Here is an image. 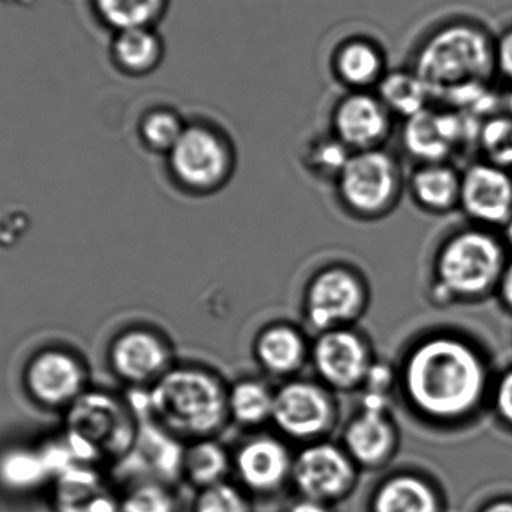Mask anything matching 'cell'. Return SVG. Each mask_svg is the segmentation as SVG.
I'll return each instance as SVG.
<instances>
[{
    "label": "cell",
    "mask_w": 512,
    "mask_h": 512,
    "mask_svg": "<svg viewBox=\"0 0 512 512\" xmlns=\"http://www.w3.org/2000/svg\"><path fill=\"white\" fill-rule=\"evenodd\" d=\"M459 210L469 224L502 230L512 216V171L472 162L462 171Z\"/></svg>",
    "instance_id": "13"
},
{
    "label": "cell",
    "mask_w": 512,
    "mask_h": 512,
    "mask_svg": "<svg viewBox=\"0 0 512 512\" xmlns=\"http://www.w3.org/2000/svg\"><path fill=\"white\" fill-rule=\"evenodd\" d=\"M511 105H512V96H511Z\"/></svg>",
    "instance_id": "38"
},
{
    "label": "cell",
    "mask_w": 512,
    "mask_h": 512,
    "mask_svg": "<svg viewBox=\"0 0 512 512\" xmlns=\"http://www.w3.org/2000/svg\"><path fill=\"white\" fill-rule=\"evenodd\" d=\"M496 74L504 77L512 89V26L496 38Z\"/></svg>",
    "instance_id": "33"
},
{
    "label": "cell",
    "mask_w": 512,
    "mask_h": 512,
    "mask_svg": "<svg viewBox=\"0 0 512 512\" xmlns=\"http://www.w3.org/2000/svg\"><path fill=\"white\" fill-rule=\"evenodd\" d=\"M501 237L502 240H504L505 246H507L508 251H510V254L512 252V216L510 221L507 222V224L502 227L501 230Z\"/></svg>",
    "instance_id": "37"
},
{
    "label": "cell",
    "mask_w": 512,
    "mask_h": 512,
    "mask_svg": "<svg viewBox=\"0 0 512 512\" xmlns=\"http://www.w3.org/2000/svg\"><path fill=\"white\" fill-rule=\"evenodd\" d=\"M360 468L334 442L319 441L303 445L294 456L291 486L297 495L336 507L354 492Z\"/></svg>",
    "instance_id": "10"
},
{
    "label": "cell",
    "mask_w": 512,
    "mask_h": 512,
    "mask_svg": "<svg viewBox=\"0 0 512 512\" xmlns=\"http://www.w3.org/2000/svg\"><path fill=\"white\" fill-rule=\"evenodd\" d=\"M376 360L372 339L358 327L321 331L312 339L309 366L336 394L360 393Z\"/></svg>",
    "instance_id": "9"
},
{
    "label": "cell",
    "mask_w": 512,
    "mask_h": 512,
    "mask_svg": "<svg viewBox=\"0 0 512 512\" xmlns=\"http://www.w3.org/2000/svg\"><path fill=\"white\" fill-rule=\"evenodd\" d=\"M228 388L215 367L179 360L146 391V418L186 444L218 438L230 424Z\"/></svg>",
    "instance_id": "2"
},
{
    "label": "cell",
    "mask_w": 512,
    "mask_h": 512,
    "mask_svg": "<svg viewBox=\"0 0 512 512\" xmlns=\"http://www.w3.org/2000/svg\"><path fill=\"white\" fill-rule=\"evenodd\" d=\"M340 445L366 471L385 468L399 451L400 432L390 408L361 405L342 430Z\"/></svg>",
    "instance_id": "15"
},
{
    "label": "cell",
    "mask_w": 512,
    "mask_h": 512,
    "mask_svg": "<svg viewBox=\"0 0 512 512\" xmlns=\"http://www.w3.org/2000/svg\"><path fill=\"white\" fill-rule=\"evenodd\" d=\"M406 180L396 153L382 147L352 153L333 185L343 212L357 221L375 222L399 207Z\"/></svg>",
    "instance_id": "6"
},
{
    "label": "cell",
    "mask_w": 512,
    "mask_h": 512,
    "mask_svg": "<svg viewBox=\"0 0 512 512\" xmlns=\"http://www.w3.org/2000/svg\"><path fill=\"white\" fill-rule=\"evenodd\" d=\"M294 456L282 436L254 433L233 451V474L249 495L270 498L291 484Z\"/></svg>",
    "instance_id": "12"
},
{
    "label": "cell",
    "mask_w": 512,
    "mask_h": 512,
    "mask_svg": "<svg viewBox=\"0 0 512 512\" xmlns=\"http://www.w3.org/2000/svg\"><path fill=\"white\" fill-rule=\"evenodd\" d=\"M462 171L451 162L415 165L406 180L412 203L429 215L442 216L459 210Z\"/></svg>",
    "instance_id": "18"
},
{
    "label": "cell",
    "mask_w": 512,
    "mask_h": 512,
    "mask_svg": "<svg viewBox=\"0 0 512 512\" xmlns=\"http://www.w3.org/2000/svg\"><path fill=\"white\" fill-rule=\"evenodd\" d=\"M481 512H512V498L496 499L486 505Z\"/></svg>",
    "instance_id": "36"
},
{
    "label": "cell",
    "mask_w": 512,
    "mask_h": 512,
    "mask_svg": "<svg viewBox=\"0 0 512 512\" xmlns=\"http://www.w3.org/2000/svg\"><path fill=\"white\" fill-rule=\"evenodd\" d=\"M122 512H182L173 484L140 480L125 496Z\"/></svg>",
    "instance_id": "30"
},
{
    "label": "cell",
    "mask_w": 512,
    "mask_h": 512,
    "mask_svg": "<svg viewBox=\"0 0 512 512\" xmlns=\"http://www.w3.org/2000/svg\"><path fill=\"white\" fill-rule=\"evenodd\" d=\"M192 512H254L252 496L239 484L224 481L216 486L198 490Z\"/></svg>",
    "instance_id": "31"
},
{
    "label": "cell",
    "mask_w": 512,
    "mask_h": 512,
    "mask_svg": "<svg viewBox=\"0 0 512 512\" xmlns=\"http://www.w3.org/2000/svg\"><path fill=\"white\" fill-rule=\"evenodd\" d=\"M495 297L498 298L501 306L512 315V256L508 258L496 288Z\"/></svg>",
    "instance_id": "34"
},
{
    "label": "cell",
    "mask_w": 512,
    "mask_h": 512,
    "mask_svg": "<svg viewBox=\"0 0 512 512\" xmlns=\"http://www.w3.org/2000/svg\"><path fill=\"white\" fill-rule=\"evenodd\" d=\"M510 251L498 231L468 224L448 234L433 256L429 300L436 307L495 297Z\"/></svg>",
    "instance_id": "4"
},
{
    "label": "cell",
    "mask_w": 512,
    "mask_h": 512,
    "mask_svg": "<svg viewBox=\"0 0 512 512\" xmlns=\"http://www.w3.org/2000/svg\"><path fill=\"white\" fill-rule=\"evenodd\" d=\"M233 472V453L227 450L218 438L189 442L183 453L182 478L195 489L228 481Z\"/></svg>",
    "instance_id": "24"
},
{
    "label": "cell",
    "mask_w": 512,
    "mask_h": 512,
    "mask_svg": "<svg viewBox=\"0 0 512 512\" xmlns=\"http://www.w3.org/2000/svg\"><path fill=\"white\" fill-rule=\"evenodd\" d=\"M171 183L191 197H210L227 188L237 170V150L224 129L206 120L188 122L165 156Z\"/></svg>",
    "instance_id": "5"
},
{
    "label": "cell",
    "mask_w": 512,
    "mask_h": 512,
    "mask_svg": "<svg viewBox=\"0 0 512 512\" xmlns=\"http://www.w3.org/2000/svg\"><path fill=\"white\" fill-rule=\"evenodd\" d=\"M397 366V394L429 426L462 427L489 408L496 372L483 345L463 331L415 337Z\"/></svg>",
    "instance_id": "1"
},
{
    "label": "cell",
    "mask_w": 512,
    "mask_h": 512,
    "mask_svg": "<svg viewBox=\"0 0 512 512\" xmlns=\"http://www.w3.org/2000/svg\"><path fill=\"white\" fill-rule=\"evenodd\" d=\"M188 122L171 107H155L141 117L138 125L141 143L149 152L167 156L185 132Z\"/></svg>",
    "instance_id": "27"
},
{
    "label": "cell",
    "mask_w": 512,
    "mask_h": 512,
    "mask_svg": "<svg viewBox=\"0 0 512 512\" xmlns=\"http://www.w3.org/2000/svg\"><path fill=\"white\" fill-rule=\"evenodd\" d=\"M475 143L483 161L512 171V111L487 116L478 126Z\"/></svg>",
    "instance_id": "28"
},
{
    "label": "cell",
    "mask_w": 512,
    "mask_h": 512,
    "mask_svg": "<svg viewBox=\"0 0 512 512\" xmlns=\"http://www.w3.org/2000/svg\"><path fill=\"white\" fill-rule=\"evenodd\" d=\"M312 339L291 321H271L256 331L252 358L262 375L285 382L301 376L310 364Z\"/></svg>",
    "instance_id": "17"
},
{
    "label": "cell",
    "mask_w": 512,
    "mask_h": 512,
    "mask_svg": "<svg viewBox=\"0 0 512 512\" xmlns=\"http://www.w3.org/2000/svg\"><path fill=\"white\" fill-rule=\"evenodd\" d=\"M111 56L120 71L131 77H146L161 66L165 42L156 27H134L114 32Z\"/></svg>",
    "instance_id": "21"
},
{
    "label": "cell",
    "mask_w": 512,
    "mask_h": 512,
    "mask_svg": "<svg viewBox=\"0 0 512 512\" xmlns=\"http://www.w3.org/2000/svg\"><path fill=\"white\" fill-rule=\"evenodd\" d=\"M333 71L349 92H372L388 72L387 57L378 42L352 36L334 51Z\"/></svg>",
    "instance_id": "19"
},
{
    "label": "cell",
    "mask_w": 512,
    "mask_h": 512,
    "mask_svg": "<svg viewBox=\"0 0 512 512\" xmlns=\"http://www.w3.org/2000/svg\"><path fill=\"white\" fill-rule=\"evenodd\" d=\"M394 116L376 92H349L331 113V132L351 153L382 149L393 132Z\"/></svg>",
    "instance_id": "14"
},
{
    "label": "cell",
    "mask_w": 512,
    "mask_h": 512,
    "mask_svg": "<svg viewBox=\"0 0 512 512\" xmlns=\"http://www.w3.org/2000/svg\"><path fill=\"white\" fill-rule=\"evenodd\" d=\"M376 95L394 117L403 120L432 107L435 96L414 69L388 71L376 87Z\"/></svg>",
    "instance_id": "25"
},
{
    "label": "cell",
    "mask_w": 512,
    "mask_h": 512,
    "mask_svg": "<svg viewBox=\"0 0 512 512\" xmlns=\"http://www.w3.org/2000/svg\"><path fill=\"white\" fill-rule=\"evenodd\" d=\"M370 512H444V501L435 484L424 475L397 472L385 478L369 505Z\"/></svg>",
    "instance_id": "20"
},
{
    "label": "cell",
    "mask_w": 512,
    "mask_h": 512,
    "mask_svg": "<svg viewBox=\"0 0 512 512\" xmlns=\"http://www.w3.org/2000/svg\"><path fill=\"white\" fill-rule=\"evenodd\" d=\"M339 418L337 394L316 378L297 376L276 388L271 426L285 441L303 445L325 441Z\"/></svg>",
    "instance_id": "8"
},
{
    "label": "cell",
    "mask_w": 512,
    "mask_h": 512,
    "mask_svg": "<svg viewBox=\"0 0 512 512\" xmlns=\"http://www.w3.org/2000/svg\"><path fill=\"white\" fill-rule=\"evenodd\" d=\"M171 0H93L105 26L119 30L156 27L167 14Z\"/></svg>",
    "instance_id": "26"
},
{
    "label": "cell",
    "mask_w": 512,
    "mask_h": 512,
    "mask_svg": "<svg viewBox=\"0 0 512 512\" xmlns=\"http://www.w3.org/2000/svg\"><path fill=\"white\" fill-rule=\"evenodd\" d=\"M29 384L38 399L57 405L80 391L83 375L69 355L47 352L30 367Z\"/></svg>",
    "instance_id": "22"
},
{
    "label": "cell",
    "mask_w": 512,
    "mask_h": 512,
    "mask_svg": "<svg viewBox=\"0 0 512 512\" xmlns=\"http://www.w3.org/2000/svg\"><path fill=\"white\" fill-rule=\"evenodd\" d=\"M276 388L267 378L242 376L228 388L230 423L242 429L256 430L271 424Z\"/></svg>",
    "instance_id": "23"
},
{
    "label": "cell",
    "mask_w": 512,
    "mask_h": 512,
    "mask_svg": "<svg viewBox=\"0 0 512 512\" xmlns=\"http://www.w3.org/2000/svg\"><path fill=\"white\" fill-rule=\"evenodd\" d=\"M468 132L462 111L439 110L432 105L405 120L402 146L417 165L451 162Z\"/></svg>",
    "instance_id": "16"
},
{
    "label": "cell",
    "mask_w": 512,
    "mask_h": 512,
    "mask_svg": "<svg viewBox=\"0 0 512 512\" xmlns=\"http://www.w3.org/2000/svg\"><path fill=\"white\" fill-rule=\"evenodd\" d=\"M283 512H336V507L324 504V502L315 501V499L304 498V496L297 495V498L292 499V501L286 505Z\"/></svg>",
    "instance_id": "35"
},
{
    "label": "cell",
    "mask_w": 512,
    "mask_h": 512,
    "mask_svg": "<svg viewBox=\"0 0 512 512\" xmlns=\"http://www.w3.org/2000/svg\"><path fill=\"white\" fill-rule=\"evenodd\" d=\"M352 153L333 134L316 137L307 144L303 165L307 173L322 182H336Z\"/></svg>",
    "instance_id": "29"
},
{
    "label": "cell",
    "mask_w": 512,
    "mask_h": 512,
    "mask_svg": "<svg viewBox=\"0 0 512 512\" xmlns=\"http://www.w3.org/2000/svg\"><path fill=\"white\" fill-rule=\"evenodd\" d=\"M177 361L171 337L152 325L129 328L111 348L114 370L135 390H149Z\"/></svg>",
    "instance_id": "11"
},
{
    "label": "cell",
    "mask_w": 512,
    "mask_h": 512,
    "mask_svg": "<svg viewBox=\"0 0 512 512\" xmlns=\"http://www.w3.org/2000/svg\"><path fill=\"white\" fill-rule=\"evenodd\" d=\"M439 101L462 105L496 74V38L471 20L433 30L415 51L411 66Z\"/></svg>",
    "instance_id": "3"
},
{
    "label": "cell",
    "mask_w": 512,
    "mask_h": 512,
    "mask_svg": "<svg viewBox=\"0 0 512 512\" xmlns=\"http://www.w3.org/2000/svg\"><path fill=\"white\" fill-rule=\"evenodd\" d=\"M489 408L496 420L512 432V363L496 373Z\"/></svg>",
    "instance_id": "32"
},
{
    "label": "cell",
    "mask_w": 512,
    "mask_h": 512,
    "mask_svg": "<svg viewBox=\"0 0 512 512\" xmlns=\"http://www.w3.org/2000/svg\"><path fill=\"white\" fill-rule=\"evenodd\" d=\"M372 303L366 274L349 262L318 268L304 285L301 313L316 334L333 328L357 327Z\"/></svg>",
    "instance_id": "7"
}]
</instances>
